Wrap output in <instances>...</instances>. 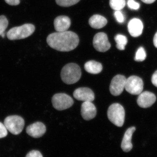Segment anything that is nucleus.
I'll return each mask as SVG.
<instances>
[{"label":"nucleus","instance_id":"obj_1","mask_svg":"<svg viewBox=\"0 0 157 157\" xmlns=\"http://www.w3.org/2000/svg\"><path fill=\"white\" fill-rule=\"evenodd\" d=\"M52 48L60 52H69L77 47L79 40L78 35L71 31L57 32L48 35L46 39Z\"/></svg>","mask_w":157,"mask_h":157},{"label":"nucleus","instance_id":"obj_2","mask_svg":"<svg viewBox=\"0 0 157 157\" xmlns=\"http://www.w3.org/2000/svg\"><path fill=\"white\" fill-rule=\"evenodd\" d=\"M81 76V69L78 65L74 63L65 65L61 72L62 81L66 84L76 83L80 79Z\"/></svg>","mask_w":157,"mask_h":157},{"label":"nucleus","instance_id":"obj_3","mask_svg":"<svg viewBox=\"0 0 157 157\" xmlns=\"http://www.w3.org/2000/svg\"><path fill=\"white\" fill-rule=\"evenodd\" d=\"M35 30V26L31 24H26L11 29L8 31L7 36L9 40H19L30 36Z\"/></svg>","mask_w":157,"mask_h":157},{"label":"nucleus","instance_id":"obj_4","mask_svg":"<svg viewBox=\"0 0 157 157\" xmlns=\"http://www.w3.org/2000/svg\"><path fill=\"white\" fill-rule=\"evenodd\" d=\"M107 117L113 124L117 126L122 127L124 122V109L121 104L117 103L112 104L107 110Z\"/></svg>","mask_w":157,"mask_h":157},{"label":"nucleus","instance_id":"obj_5","mask_svg":"<svg viewBox=\"0 0 157 157\" xmlns=\"http://www.w3.org/2000/svg\"><path fill=\"white\" fill-rule=\"evenodd\" d=\"M4 124L9 132L13 135H17L22 132L25 125V121L19 116H10L5 119Z\"/></svg>","mask_w":157,"mask_h":157},{"label":"nucleus","instance_id":"obj_6","mask_svg":"<svg viewBox=\"0 0 157 157\" xmlns=\"http://www.w3.org/2000/svg\"><path fill=\"white\" fill-rule=\"evenodd\" d=\"M55 109L58 110H65L71 107L74 103L73 99L70 96L63 93L55 94L52 100Z\"/></svg>","mask_w":157,"mask_h":157},{"label":"nucleus","instance_id":"obj_7","mask_svg":"<svg viewBox=\"0 0 157 157\" xmlns=\"http://www.w3.org/2000/svg\"><path fill=\"white\" fill-rule=\"evenodd\" d=\"M143 87V80L138 76H131L126 79L125 89L131 94H140L142 92Z\"/></svg>","mask_w":157,"mask_h":157},{"label":"nucleus","instance_id":"obj_8","mask_svg":"<svg viewBox=\"0 0 157 157\" xmlns=\"http://www.w3.org/2000/svg\"><path fill=\"white\" fill-rule=\"evenodd\" d=\"M93 45L95 49L99 52H105L111 47L107 34L104 33H98L95 35L93 39Z\"/></svg>","mask_w":157,"mask_h":157},{"label":"nucleus","instance_id":"obj_9","mask_svg":"<svg viewBox=\"0 0 157 157\" xmlns=\"http://www.w3.org/2000/svg\"><path fill=\"white\" fill-rule=\"evenodd\" d=\"M127 78L121 75L114 76L110 83L109 91L111 94L115 96L120 95L125 88Z\"/></svg>","mask_w":157,"mask_h":157},{"label":"nucleus","instance_id":"obj_10","mask_svg":"<svg viewBox=\"0 0 157 157\" xmlns=\"http://www.w3.org/2000/svg\"><path fill=\"white\" fill-rule=\"evenodd\" d=\"M73 97L78 101L92 102L95 99L94 94L90 89L87 87L77 88L73 92Z\"/></svg>","mask_w":157,"mask_h":157},{"label":"nucleus","instance_id":"obj_11","mask_svg":"<svg viewBox=\"0 0 157 157\" xmlns=\"http://www.w3.org/2000/svg\"><path fill=\"white\" fill-rule=\"evenodd\" d=\"M156 100V97L154 94L149 91H144L140 93L137 99L138 106L142 108H148L151 107Z\"/></svg>","mask_w":157,"mask_h":157},{"label":"nucleus","instance_id":"obj_12","mask_svg":"<svg viewBox=\"0 0 157 157\" xmlns=\"http://www.w3.org/2000/svg\"><path fill=\"white\" fill-rule=\"evenodd\" d=\"M81 113L85 120H90L95 117L97 109L92 102H84L81 105Z\"/></svg>","mask_w":157,"mask_h":157},{"label":"nucleus","instance_id":"obj_13","mask_svg":"<svg viewBox=\"0 0 157 157\" xmlns=\"http://www.w3.org/2000/svg\"><path fill=\"white\" fill-rule=\"evenodd\" d=\"M46 132L45 125L40 122H37L30 125L26 128V132L31 137L39 138L44 135Z\"/></svg>","mask_w":157,"mask_h":157},{"label":"nucleus","instance_id":"obj_14","mask_svg":"<svg viewBox=\"0 0 157 157\" xmlns=\"http://www.w3.org/2000/svg\"><path fill=\"white\" fill-rule=\"evenodd\" d=\"M143 28V23L138 18H133L128 24V30L129 33L134 37L140 36L142 33Z\"/></svg>","mask_w":157,"mask_h":157},{"label":"nucleus","instance_id":"obj_15","mask_svg":"<svg viewBox=\"0 0 157 157\" xmlns=\"http://www.w3.org/2000/svg\"><path fill=\"white\" fill-rule=\"evenodd\" d=\"M54 25L56 32H66L71 25V20L67 16H59L55 19Z\"/></svg>","mask_w":157,"mask_h":157},{"label":"nucleus","instance_id":"obj_16","mask_svg":"<svg viewBox=\"0 0 157 157\" xmlns=\"http://www.w3.org/2000/svg\"><path fill=\"white\" fill-rule=\"evenodd\" d=\"M135 130V127H131L129 128L125 133L121 145V147L124 151L128 152L131 151L133 147L132 142V135Z\"/></svg>","mask_w":157,"mask_h":157},{"label":"nucleus","instance_id":"obj_17","mask_svg":"<svg viewBox=\"0 0 157 157\" xmlns=\"http://www.w3.org/2000/svg\"><path fill=\"white\" fill-rule=\"evenodd\" d=\"M89 23L93 28L100 29L106 25L107 21L105 17L102 15L95 14L90 18Z\"/></svg>","mask_w":157,"mask_h":157},{"label":"nucleus","instance_id":"obj_18","mask_svg":"<svg viewBox=\"0 0 157 157\" xmlns=\"http://www.w3.org/2000/svg\"><path fill=\"white\" fill-rule=\"evenodd\" d=\"M84 68L88 73L97 74L101 73L103 69V67L101 63L95 61L90 60L85 64Z\"/></svg>","mask_w":157,"mask_h":157},{"label":"nucleus","instance_id":"obj_19","mask_svg":"<svg viewBox=\"0 0 157 157\" xmlns=\"http://www.w3.org/2000/svg\"><path fill=\"white\" fill-rule=\"evenodd\" d=\"M115 42H116V47L120 50H124L125 47L128 43V39L124 35L118 34L115 38Z\"/></svg>","mask_w":157,"mask_h":157},{"label":"nucleus","instance_id":"obj_20","mask_svg":"<svg viewBox=\"0 0 157 157\" xmlns=\"http://www.w3.org/2000/svg\"><path fill=\"white\" fill-rule=\"evenodd\" d=\"M109 6L115 11H121L126 5L125 0H109Z\"/></svg>","mask_w":157,"mask_h":157},{"label":"nucleus","instance_id":"obj_21","mask_svg":"<svg viewBox=\"0 0 157 157\" xmlns=\"http://www.w3.org/2000/svg\"><path fill=\"white\" fill-rule=\"evenodd\" d=\"M146 58V53L144 48L140 47L137 49L135 57V60L137 62H142L144 61Z\"/></svg>","mask_w":157,"mask_h":157},{"label":"nucleus","instance_id":"obj_22","mask_svg":"<svg viewBox=\"0 0 157 157\" xmlns=\"http://www.w3.org/2000/svg\"><path fill=\"white\" fill-rule=\"evenodd\" d=\"M80 0H56V4L61 7H68L78 3Z\"/></svg>","mask_w":157,"mask_h":157},{"label":"nucleus","instance_id":"obj_23","mask_svg":"<svg viewBox=\"0 0 157 157\" xmlns=\"http://www.w3.org/2000/svg\"><path fill=\"white\" fill-rule=\"evenodd\" d=\"M9 21L6 16L4 15L0 16V36L5 33L8 27Z\"/></svg>","mask_w":157,"mask_h":157},{"label":"nucleus","instance_id":"obj_24","mask_svg":"<svg viewBox=\"0 0 157 157\" xmlns=\"http://www.w3.org/2000/svg\"><path fill=\"white\" fill-rule=\"evenodd\" d=\"M128 7L132 10H137L140 8V5L139 3L135 2V0H128Z\"/></svg>","mask_w":157,"mask_h":157},{"label":"nucleus","instance_id":"obj_25","mask_svg":"<svg viewBox=\"0 0 157 157\" xmlns=\"http://www.w3.org/2000/svg\"><path fill=\"white\" fill-rule=\"evenodd\" d=\"M114 16L118 22L122 23L124 21V16L121 11H116L114 12Z\"/></svg>","mask_w":157,"mask_h":157},{"label":"nucleus","instance_id":"obj_26","mask_svg":"<svg viewBox=\"0 0 157 157\" xmlns=\"http://www.w3.org/2000/svg\"><path fill=\"white\" fill-rule=\"evenodd\" d=\"M7 128L4 124L0 122V138L6 137L8 135Z\"/></svg>","mask_w":157,"mask_h":157},{"label":"nucleus","instance_id":"obj_27","mask_svg":"<svg viewBox=\"0 0 157 157\" xmlns=\"http://www.w3.org/2000/svg\"><path fill=\"white\" fill-rule=\"evenodd\" d=\"M26 157H43L42 154L38 151L33 150L28 153Z\"/></svg>","mask_w":157,"mask_h":157},{"label":"nucleus","instance_id":"obj_28","mask_svg":"<svg viewBox=\"0 0 157 157\" xmlns=\"http://www.w3.org/2000/svg\"><path fill=\"white\" fill-rule=\"evenodd\" d=\"M5 1L7 4L12 6H17L20 2V0H5Z\"/></svg>","mask_w":157,"mask_h":157},{"label":"nucleus","instance_id":"obj_29","mask_svg":"<svg viewBox=\"0 0 157 157\" xmlns=\"http://www.w3.org/2000/svg\"><path fill=\"white\" fill-rule=\"evenodd\" d=\"M151 82L155 86L157 87V70L152 76Z\"/></svg>","mask_w":157,"mask_h":157},{"label":"nucleus","instance_id":"obj_30","mask_svg":"<svg viewBox=\"0 0 157 157\" xmlns=\"http://www.w3.org/2000/svg\"><path fill=\"white\" fill-rule=\"evenodd\" d=\"M153 43L155 47L157 48V32L154 37Z\"/></svg>","mask_w":157,"mask_h":157},{"label":"nucleus","instance_id":"obj_31","mask_svg":"<svg viewBox=\"0 0 157 157\" xmlns=\"http://www.w3.org/2000/svg\"><path fill=\"white\" fill-rule=\"evenodd\" d=\"M156 0H141L142 2L145 3V4H150L154 2Z\"/></svg>","mask_w":157,"mask_h":157},{"label":"nucleus","instance_id":"obj_32","mask_svg":"<svg viewBox=\"0 0 157 157\" xmlns=\"http://www.w3.org/2000/svg\"><path fill=\"white\" fill-rule=\"evenodd\" d=\"M1 36L2 37V38H5V33H3V34H2V35H1Z\"/></svg>","mask_w":157,"mask_h":157}]
</instances>
